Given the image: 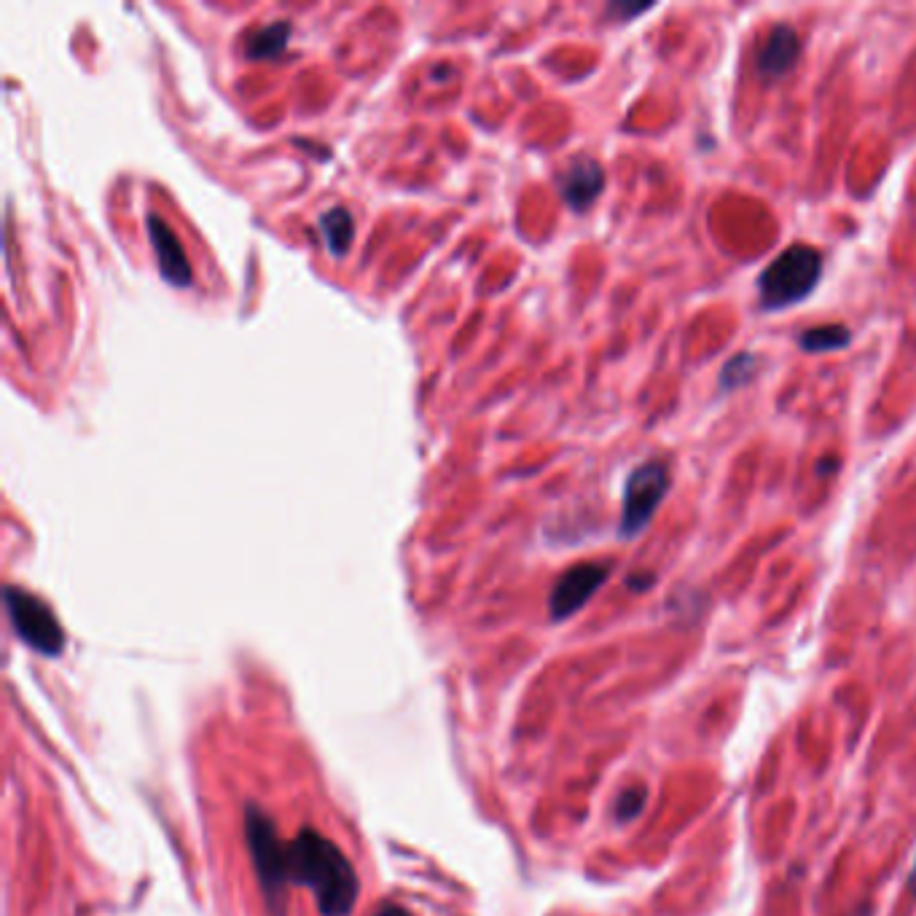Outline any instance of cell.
I'll list each match as a JSON object with an SVG mask.
<instances>
[{"mask_svg": "<svg viewBox=\"0 0 916 916\" xmlns=\"http://www.w3.org/2000/svg\"><path fill=\"white\" fill-rule=\"evenodd\" d=\"M291 884L313 890L322 916H350L361 895V879L350 857L313 828H302L288 844Z\"/></svg>", "mask_w": 916, "mask_h": 916, "instance_id": "cell-1", "label": "cell"}, {"mask_svg": "<svg viewBox=\"0 0 916 916\" xmlns=\"http://www.w3.org/2000/svg\"><path fill=\"white\" fill-rule=\"evenodd\" d=\"M822 253L811 245H793L782 251L758 278L760 309L780 313L804 302L822 278Z\"/></svg>", "mask_w": 916, "mask_h": 916, "instance_id": "cell-2", "label": "cell"}, {"mask_svg": "<svg viewBox=\"0 0 916 916\" xmlns=\"http://www.w3.org/2000/svg\"><path fill=\"white\" fill-rule=\"evenodd\" d=\"M245 839L251 850L253 866H256L258 884H261L264 901H267L272 916H285L288 884H291V868H288V844L278 836V826L272 817L256 804L245 809Z\"/></svg>", "mask_w": 916, "mask_h": 916, "instance_id": "cell-3", "label": "cell"}, {"mask_svg": "<svg viewBox=\"0 0 916 916\" xmlns=\"http://www.w3.org/2000/svg\"><path fill=\"white\" fill-rule=\"evenodd\" d=\"M5 610L16 637L40 656H60L65 650V632L44 599L16 586H5Z\"/></svg>", "mask_w": 916, "mask_h": 916, "instance_id": "cell-4", "label": "cell"}, {"mask_svg": "<svg viewBox=\"0 0 916 916\" xmlns=\"http://www.w3.org/2000/svg\"><path fill=\"white\" fill-rule=\"evenodd\" d=\"M670 468L661 460L637 465L624 484V509H621L619 535L624 540L637 538L654 518L664 494L670 492Z\"/></svg>", "mask_w": 916, "mask_h": 916, "instance_id": "cell-5", "label": "cell"}, {"mask_svg": "<svg viewBox=\"0 0 916 916\" xmlns=\"http://www.w3.org/2000/svg\"><path fill=\"white\" fill-rule=\"evenodd\" d=\"M610 575L608 562H581L562 573L549 597V613L554 621H564L578 613L591 597L602 589Z\"/></svg>", "mask_w": 916, "mask_h": 916, "instance_id": "cell-6", "label": "cell"}, {"mask_svg": "<svg viewBox=\"0 0 916 916\" xmlns=\"http://www.w3.org/2000/svg\"><path fill=\"white\" fill-rule=\"evenodd\" d=\"M146 227H148V237H151V247H154V253H157L159 272H161V278H164V282H170V285H175V288L192 285V278H194L192 264H188L186 251H183L181 240H178V234L172 232L170 223H167L161 216H148Z\"/></svg>", "mask_w": 916, "mask_h": 916, "instance_id": "cell-7", "label": "cell"}, {"mask_svg": "<svg viewBox=\"0 0 916 916\" xmlns=\"http://www.w3.org/2000/svg\"><path fill=\"white\" fill-rule=\"evenodd\" d=\"M604 188V170L595 157H575L567 164V170L559 175V192L562 199L573 207L575 212L589 210L599 199Z\"/></svg>", "mask_w": 916, "mask_h": 916, "instance_id": "cell-8", "label": "cell"}, {"mask_svg": "<svg viewBox=\"0 0 916 916\" xmlns=\"http://www.w3.org/2000/svg\"><path fill=\"white\" fill-rule=\"evenodd\" d=\"M801 60V38L791 25H774L760 44L756 65L766 81H777L791 73Z\"/></svg>", "mask_w": 916, "mask_h": 916, "instance_id": "cell-9", "label": "cell"}, {"mask_svg": "<svg viewBox=\"0 0 916 916\" xmlns=\"http://www.w3.org/2000/svg\"><path fill=\"white\" fill-rule=\"evenodd\" d=\"M320 232L322 242H326V251L331 253L333 258L347 256L355 240V221L347 207H331V210L322 212Z\"/></svg>", "mask_w": 916, "mask_h": 916, "instance_id": "cell-10", "label": "cell"}, {"mask_svg": "<svg viewBox=\"0 0 916 916\" xmlns=\"http://www.w3.org/2000/svg\"><path fill=\"white\" fill-rule=\"evenodd\" d=\"M850 328L841 326V322H831V326L806 328L798 337V344L806 353H836V350H844L850 344Z\"/></svg>", "mask_w": 916, "mask_h": 916, "instance_id": "cell-11", "label": "cell"}, {"mask_svg": "<svg viewBox=\"0 0 916 916\" xmlns=\"http://www.w3.org/2000/svg\"><path fill=\"white\" fill-rule=\"evenodd\" d=\"M288 40H291V25L288 22H272V25L261 27L256 36L247 44V57L251 60H278L285 51Z\"/></svg>", "mask_w": 916, "mask_h": 916, "instance_id": "cell-12", "label": "cell"}, {"mask_svg": "<svg viewBox=\"0 0 916 916\" xmlns=\"http://www.w3.org/2000/svg\"><path fill=\"white\" fill-rule=\"evenodd\" d=\"M758 374V358L753 353H740L734 355L729 363L723 366V371H720V388H723V393H731V390L742 388V384L750 382L753 377Z\"/></svg>", "mask_w": 916, "mask_h": 916, "instance_id": "cell-13", "label": "cell"}, {"mask_svg": "<svg viewBox=\"0 0 916 916\" xmlns=\"http://www.w3.org/2000/svg\"><path fill=\"white\" fill-rule=\"evenodd\" d=\"M645 798H648V791H645V787H639V785L621 793V796L615 798V820H619V822L635 820L639 811H643Z\"/></svg>", "mask_w": 916, "mask_h": 916, "instance_id": "cell-14", "label": "cell"}, {"mask_svg": "<svg viewBox=\"0 0 916 916\" xmlns=\"http://www.w3.org/2000/svg\"><path fill=\"white\" fill-rule=\"evenodd\" d=\"M371 916H412V914H408L403 906H399V903H379Z\"/></svg>", "mask_w": 916, "mask_h": 916, "instance_id": "cell-15", "label": "cell"}, {"mask_svg": "<svg viewBox=\"0 0 916 916\" xmlns=\"http://www.w3.org/2000/svg\"><path fill=\"white\" fill-rule=\"evenodd\" d=\"M912 890H914V895H916V860H914V874H912Z\"/></svg>", "mask_w": 916, "mask_h": 916, "instance_id": "cell-16", "label": "cell"}, {"mask_svg": "<svg viewBox=\"0 0 916 916\" xmlns=\"http://www.w3.org/2000/svg\"><path fill=\"white\" fill-rule=\"evenodd\" d=\"M850 916H871V912H868V908H860V912H855V914H850Z\"/></svg>", "mask_w": 916, "mask_h": 916, "instance_id": "cell-17", "label": "cell"}]
</instances>
